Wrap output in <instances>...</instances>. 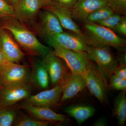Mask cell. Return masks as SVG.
<instances>
[{
  "mask_svg": "<svg viewBox=\"0 0 126 126\" xmlns=\"http://www.w3.org/2000/svg\"><path fill=\"white\" fill-rule=\"evenodd\" d=\"M41 5L42 8L46 7L52 1V0H39Z\"/></svg>",
  "mask_w": 126,
  "mask_h": 126,
  "instance_id": "cell-33",
  "label": "cell"
},
{
  "mask_svg": "<svg viewBox=\"0 0 126 126\" xmlns=\"http://www.w3.org/2000/svg\"><path fill=\"white\" fill-rule=\"evenodd\" d=\"M62 84H58L50 89H46L34 95H30L22 104L50 108L59 103L62 93Z\"/></svg>",
  "mask_w": 126,
  "mask_h": 126,
  "instance_id": "cell-11",
  "label": "cell"
},
{
  "mask_svg": "<svg viewBox=\"0 0 126 126\" xmlns=\"http://www.w3.org/2000/svg\"><path fill=\"white\" fill-rule=\"evenodd\" d=\"M38 16L39 23L35 28L44 38L63 32L58 19L51 12L44 9L40 12Z\"/></svg>",
  "mask_w": 126,
  "mask_h": 126,
  "instance_id": "cell-13",
  "label": "cell"
},
{
  "mask_svg": "<svg viewBox=\"0 0 126 126\" xmlns=\"http://www.w3.org/2000/svg\"><path fill=\"white\" fill-rule=\"evenodd\" d=\"M3 19L1 28L10 32L16 42L30 54L43 58L51 51L15 17L10 16Z\"/></svg>",
  "mask_w": 126,
  "mask_h": 126,
  "instance_id": "cell-1",
  "label": "cell"
},
{
  "mask_svg": "<svg viewBox=\"0 0 126 126\" xmlns=\"http://www.w3.org/2000/svg\"><path fill=\"white\" fill-rule=\"evenodd\" d=\"M84 34L88 45L108 46L122 50L126 46V41L115 33L112 30L97 23L84 22Z\"/></svg>",
  "mask_w": 126,
  "mask_h": 126,
  "instance_id": "cell-2",
  "label": "cell"
},
{
  "mask_svg": "<svg viewBox=\"0 0 126 126\" xmlns=\"http://www.w3.org/2000/svg\"><path fill=\"white\" fill-rule=\"evenodd\" d=\"M61 84V103L74 97L86 87V81L82 75L73 74L70 72Z\"/></svg>",
  "mask_w": 126,
  "mask_h": 126,
  "instance_id": "cell-14",
  "label": "cell"
},
{
  "mask_svg": "<svg viewBox=\"0 0 126 126\" xmlns=\"http://www.w3.org/2000/svg\"><path fill=\"white\" fill-rule=\"evenodd\" d=\"M77 0H52L53 1L64 7L72 10V9L77 2Z\"/></svg>",
  "mask_w": 126,
  "mask_h": 126,
  "instance_id": "cell-28",
  "label": "cell"
},
{
  "mask_svg": "<svg viewBox=\"0 0 126 126\" xmlns=\"http://www.w3.org/2000/svg\"><path fill=\"white\" fill-rule=\"evenodd\" d=\"M12 6L15 17L18 20L35 27L36 18L42 8L39 0H18Z\"/></svg>",
  "mask_w": 126,
  "mask_h": 126,
  "instance_id": "cell-9",
  "label": "cell"
},
{
  "mask_svg": "<svg viewBox=\"0 0 126 126\" xmlns=\"http://www.w3.org/2000/svg\"><path fill=\"white\" fill-rule=\"evenodd\" d=\"M7 62L8 61L0 48V68Z\"/></svg>",
  "mask_w": 126,
  "mask_h": 126,
  "instance_id": "cell-31",
  "label": "cell"
},
{
  "mask_svg": "<svg viewBox=\"0 0 126 126\" xmlns=\"http://www.w3.org/2000/svg\"><path fill=\"white\" fill-rule=\"evenodd\" d=\"M126 91H121L114 101L113 114L117 119L118 124L123 126L126 120Z\"/></svg>",
  "mask_w": 126,
  "mask_h": 126,
  "instance_id": "cell-20",
  "label": "cell"
},
{
  "mask_svg": "<svg viewBox=\"0 0 126 126\" xmlns=\"http://www.w3.org/2000/svg\"><path fill=\"white\" fill-rule=\"evenodd\" d=\"M118 33L126 36V18L124 16L122 20L113 29Z\"/></svg>",
  "mask_w": 126,
  "mask_h": 126,
  "instance_id": "cell-29",
  "label": "cell"
},
{
  "mask_svg": "<svg viewBox=\"0 0 126 126\" xmlns=\"http://www.w3.org/2000/svg\"><path fill=\"white\" fill-rule=\"evenodd\" d=\"M52 47L54 54L63 60L73 74L82 75L93 63L86 52L71 50L57 46Z\"/></svg>",
  "mask_w": 126,
  "mask_h": 126,
  "instance_id": "cell-3",
  "label": "cell"
},
{
  "mask_svg": "<svg viewBox=\"0 0 126 126\" xmlns=\"http://www.w3.org/2000/svg\"><path fill=\"white\" fill-rule=\"evenodd\" d=\"M10 16L15 17L13 6L5 0H0V20Z\"/></svg>",
  "mask_w": 126,
  "mask_h": 126,
  "instance_id": "cell-26",
  "label": "cell"
},
{
  "mask_svg": "<svg viewBox=\"0 0 126 126\" xmlns=\"http://www.w3.org/2000/svg\"><path fill=\"white\" fill-rule=\"evenodd\" d=\"M109 87L114 90L126 91V79H123L113 74L110 77Z\"/></svg>",
  "mask_w": 126,
  "mask_h": 126,
  "instance_id": "cell-27",
  "label": "cell"
},
{
  "mask_svg": "<svg viewBox=\"0 0 126 126\" xmlns=\"http://www.w3.org/2000/svg\"><path fill=\"white\" fill-rule=\"evenodd\" d=\"M2 85H1V84L0 83V90H1V88H2Z\"/></svg>",
  "mask_w": 126,
  "mask_h": 126,
  "instance_id": "cell-35",
  "label": "cell"
},
{
  "mask_svg": "<svg viewBox=\"0 0 126 126\" xmlns=\"http://www.w3.org/2000/svg\"><path fill=\"white\" fill-rule=\"evenodd\" d=\"M113 74L121 78L126 79V64H121L118 66Z\"/></svg>",
  "mask_w": 126,
  "mask_h": 126,
  "instance_id": "cell-30",
  "label": "cell"
},
{
  "mask_svg": "<svg viewBox=\"0 0 126 126\" xmlns=\"http://www.w3.org/2000/svg\"><path fill=\"white\" fill-rule=\"evenodd\" d=\"M0 48L8 62L18 63L24 54L18 44L5 30L0 29Z\"/></svg>",
  "mask_w": 126,
  "mask_h": 126,
  "instance_id": "cell-15",
  "label": "cell"
},
{
  "mask_svg": "<svg viewBox=\"0 0 126 126\" xmlns=\"http://www.w3.org/2000/svg\"><path fill=\"white\" fill-rule=\"evenodd\" d=\"M65 111L80 125L94 115L96 109L93 106L89 105H75L66 108Z\"/></svg>",
  "mask_w": 126,
  "mask_h": 126,
  "instance_id": "cell-19",
  "label": "cell"
},
{
  "mask_svg": "<svg viewBox=\"0 0 126 126\" xmlns=\"http://www.w3.org/2000/svg\"><path fill=\"white\" fill-rule=\"evenodd\" d=\"M49 81L48 74L42 60L35 62L31 72L29 82L32 87L46 90L48 87Z\"/></svg>",
  "mask_w": 126,
  "mask_h": 126,
  "instance_id": "cell-18",
  "label": "cell"
},
{
  "mask_svg": "<svg viewBox=\"0 0 126 126\" xmlns=\"http://www.w3.org/2000/svg\"><path fill=\"white\" fill-rule=\"evenodd\" d=\"M106 1L114 13L126 16V0H106Z\"/></svg>",
  "mask_w": 126,
  "mask_h": 126,
  "instance_id": "cell-25",
  "label": "cell"
},
{
  "mask_svg": "<svg viewBox=\"0 0 126 126\" xmlns=\"http://www.w3.org/2000/svg\"><path fill=\"white\" fill-rule=\"evenodd\" d=\"M82 76L91 94L101 103H106L108 83L107 78L98 67L93 63Z\"/></svg>",
  "mask_w": 126,
  "mask_h": 126,
  "instance_id": "cell-4",
  "label": "cell"
},
{
  "mask_svg": "<svg viewBox=\"0 0 126 126\" xmlns=\"http://www.w3.org/2000/svg\"><path fill=\"white\" fill-rule=\"evenodd\" d=\"M107 4L106 0H77L71 10L72 17L84 23L92 12Z\"/></svg>",
  "mask_w": 126,
  "mask_h": 126,
  "instance_id": "cell-17",
  "label": "cell"
},
{
  "mask_svg": "<svg viewBox=\"0 0 126 126\" xmlns=\"http://www.w3.org/2000/svg\"><path fill=\"white\" fill-rule=\"evenodd\" d=\"M32 86L29 82L2 86L0 91V108L15 106L31 95Z\"/></svg>",
  "mask_w": 126,
  "mask_h": 126,
  "instance_id": "cell-6",
  "label": "cell"
},
{
  "mask_svg": "<svg viewBox=\"0 0 126 126\" xmlns=\"http://www.w3.org/2000/svg\"><path fill=\"white\" fill-rule=\"evenodd\" d=\"M106 124V122L105 119L100 118L95 122L94 124V126H105Z\"/></svg>",
  "mask_w": 126,
  "mask_h": 126,
  "instance_id": "cell-32",
  "label": "cell"
},
{
  "mask_svg": "<svg viewBox=\"0 0 126 126\" xmlns=\"http://www.w3.org/2000/svg\"><path fill=\"white\" fill-rule=\"evenodd\" d=\"M113 13H114L112 9L107 4L92 12L88 16L86 21L97 23L107 18Z\"/></svg>",
  "mask_w": 126,
  "mask_h": 126,
  "instance_id": "cell-22",
  "label": "cell"
},
{
  "mask_svg": "<svg viewBox=\"0 0 126 126\" xmlns=\"http://www.w3.org/2000/svg\"><path fill=\"white\" fill-rule=\"evenodd\" d=\"M124 16L113 13L97 24L111 30H113L122 20Z\"/></svg>",
  "mask_w": 126,
  "mask_h": 126,
  "instance_id": "cell-24",
  "label": "cell"
},
{
  "mask_svg": "<svg viewBox=\"0 0 126 126\" xmlns=\"http://www.w3.org/2000/svg\"><path fill=\"white\" fill-rule=\"evenodd\" d=\"M43 9L53 13L58 19L63 28L72 32L86 42L84 33L73 19L71 10L62 7L52 1L49 5Z\"/></svg>",
  "mask_w": 126,
  "mask_h": 126,
  "instance_id": "cell-12",
  "label": "cell"
},
{
  "mask_svg": "<svg viewBox=\"0 0 126 126\" xmlns=\"http://www.w3.org/2000/svg\"><path fill=\"white\" fill-rule=\"evenodd\" d=\"M49 123V122L39 121L21 114L18 116L17 115L13 125L15 126H47Z\"/></svg>",
  "mask_w": 126,
  "mask_h": 126,
  "instance_id": "cell-23",
  "label": "cell"
},
{
  "mask_svg": "<svg viewBox=\"0 0 126 126\" xmlns=\"http://www.w3.org/2000/svg\"><path fill=\"white\" fill-rule=\"evenodd\" d=\"M42 61L54 87L62 83L70 72L63 60L52 51L43 58Z\"/></svg>",
  "mask_w": 126,
  "mask_h": 126,
  "instance_id": "cell-8",
  "label": "cell"
},
{
  "mask_svg": "<svg viewBox=\"0 0 126 126\" xmlns=\"http://www.w3.org/2000/svg\"><path fill=\"white\" fill-rule=\"evenodd\" d=\"M47 44L53 47L60 46L67 49L86 52L88 45L86 41L74 34L63 32L52 35L45 38Z\"/></svg>",
  "mask_w": 126,
  "mask_h": 126,
  "instance_id": "cell-10",
  "label": "cell"
},
{
  "mask_svg": "<svg viewBox=\"0 0 126 126\" xmlns=\"http://www.w3.org/2000/svg\"><path fill=\"white\" fill-rule=\"evenodd\" d=\"M5 0L7 1V2H9L12 5L16 3V1H18V0Z\"/></svg>",
  "mask_w": 126,
  "mask_h": 126,
  "instance_id": "cell-34",
  "label": "cell"
},
{
  "mask_svg": "<svg viewBox=\"0 0 126 126\" xmlns=\"http://www.w3.org/2000/svg\"><path fill=\"white\" fill-rule=\"evenodd\" d=\"M19 107L14 106L0 108V126H10L14 124L18 114Z\"/></svg>",
  "mask_w": 126,
  "mask_h": 126,
  "instance_id": "cell-21",
  "label": "cell"
},
{
  "mask_svg": "<svg viewBox=\"0 0 126 126\" xmlns=\"http://www.w3.org/2000/svg\"><path fill=\"white\" fill-rule=\"evenodd\" d=\"M86 52L90 60L95 62L107 78L109 79L118 66V63L109 47L88 45Z\"/></svg>",
  "mask_w": 126,
  "mask_h": 126,
  "instance_id": "cell-5",
  "label": "cell"
},
{
  "mask_svg": "<svg viewBox=\"0 0 126 126\" xmlns=\"http://www.w3.org/2000/svg\"><path fill=\"white\" fill-rule=\"evenodd\" d=\"M30 70L29 65L7 62L0 68V83L4 86L29 82Z\"/></svg>",
  "mask_w": 126,
  "mask_h": 126,
  "instance_id": "cell-7",
  "label": "cell"
},
{
  "mask_svg": "<svg viewBox=\"0 0 126 126\" xmlns=\"http://www.w3.org/2000/svg\"><path fill=\"white\" fill-rule=\"evenodd\" d=\"M19 109L26 111L35 119L54 123H61L66 121L65 115L57 113L49 108L38 107L22 104L19 106Z\"/></svg>",
  "mask_w": 126,
  "mask_h": 126,
  "instance_id": "cell-16",
  "label": "cell"
}]
</instances>
